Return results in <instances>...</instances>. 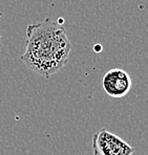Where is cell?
Segmentation results:
<instances>
[{
  "label": "cell",
  "mask_w": 148,
  "mask_h": 155,
  "mask_svg": "<svg viewBox=\"0 0 148 155\" xmlns=\"http://www.w3.org/2000/svg\"><path fill=\"white\" fill-rule=\"evenodd\" d=\"M2 15H3V13H2V12H0V18L2 17Z\"/></svg>",
  "instance_id": "obj_4"
},
{
  "label": "cell",
  "mask_w": 148,
  "mask_h": 155,
  "mask_svg": "<svg viewBox=\"0 0 148 155\" xmlns=\"http://www.w3.org/2000/svg\"><path fill=\"white\" fill-rule=\"evenodd\" d=\"M70 51L64 27L45 19L27 26L25 51L20 59L31 70L49 79L66 65Z\"/></svg>",
  "instance_id": "obj_1"
},
{
  "label": "cell",
  "mask_w": 148,
  "mask_h": 155,
  "mask_svg": "<svg viewBox=\"0 0 148 155\" xmlns=\"http://www.w3.org/2000/svg\"><path fill=\"white\" fill-rule=\"evenodd\" d=\"M102 87L109 97L119 99L125 97L130 91L133 81L127 71L121 68H113L104 74L102 79Z\"/></svg>",
  "instance_id": "obj_3"
},
{
  "label": "cell",
  "mask_w": 148,
  "mask_h": 155,
  "mask_svg": "<svg viewBox=\"0 0 148 155\" xmlns=\"http://www.w3.org/2000/svg\"><path fill=\"white\" fill-rule=\"evenodd\" d=\"M94 155H133L135 148L116 134L101 129L92 135Z\"/></svg>",
  "instance_id": "obj_2"
}]
</instances>
